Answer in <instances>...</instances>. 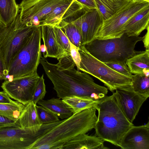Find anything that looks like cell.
I'll return each instance as SVG.
<instances>
[{
	"instance_id": "obj_1",
	"label": "cell",
	"mask_w": 149,
	"mask_h": 149,
	"mask_svg": "<svg viewBox=\"0 0 149 149\" xmlns=\"http://www.w3.org/2000/svg\"><path fill=\"white\" fill-rule=\"evenodd\" d=\"M56 64L41 56L40 63L54 85L58 98L72 96L100 101L107 96V88L95 83L88 73L76 70L70 55L61 58Z\"/></svg>"
},
{
	"instance_id": "obj_2",
	"label": "cell",
	"mask_w": 149,
	"mask_h": 149,
	"mask_svg": "<svg viewBox=\"0 0 149 149\" xmlns=\"http://www.w3.org/2000/svg\"><path fill=\"white\" fill-rule=\"evenodd\" d=\"M95 107L73 114L37 140L29 149H61L66 142L94 128L97 117Z\"/></svg>"
},
{
	"instance_id": "obj_3",
	"label": "cell",
	"mask_w": 149,
	"mask_h": 149,
	"mask_svg": "<svg viewBox=\"0 0 149 149\" xmlns=\"http://www.w3.org/2000/svg\"><path fill=\"white\" fill-rule=\"evenodd\" d=\"M95 108L98 113L94 128L96 136L119 146L122 137L133 124L125 116L113 93L101 100Z\"/></svg>"
},
{
	"instance_id": "obj_4",
	"label": "cell",
	"mask_w": 149,
	"mask_h": 149,
	"mask_svg": "<svg viewBox=\"0 0 149 149\" xmlns=\"http://www.w3.org/2000/svg\"><path fill=\"white\" fill-rule=\"evenodd\" d=\"M143 37L129 36L124 33L120 38L100 40L95 38L84 45L95 58L103 63H125L126 61L143 51L134 49L136 44Z\"/></svg>"
},
{
	"instance_id": "obj_5",
	"label": "cell",
	"mask_w": 149,
	"mask_h": 149,
	"mask_svg": "<svg viewBox=\"0 0 149 149\" xmlns=\"http://www.w3.org/2000/svg\"><path fill=\"white\" fill-rule=\"evenodd\" d=\"M37 27L22 23L19 13L9 24L0 23V56L5 76L12 60Z\"/></svg>"
},
{
	"instance_id": "obj_6",
	"label": "cell",
	"mask_w": 149,
	"mask_h": 149,
	"mask_svg": "<svg viewBox=\"0 0 149 149\" xmlns=\"http://www.w3.org/2000/svg\"><path fill=\"white\" fill-rule=\"evenodd\" d=\"M41 26L38 27L12 60L8 74L14 79L31 75L37 72L42 56L40 50Z\"/></svg>"
},
{
	"instance_id": "obj_7",
	"label": "cell",
	"mask_w": 149,
	"mask_h": 149,
	"mask_svg": "<svg viewBox=\"0 0 149 149\" xmlns=\"http://www.w3.org/2000/svg\"><path fill=\"white\" fill-rule=\"evenodd\" d=\"M79 51L81 59L79 70L98 79L111 92L131 85L132 79L114 70L95 58L84 45L79 49Z\"/></svg>"
},
{
	"instance_id": "obj_8",
	"label": "cell",
	"mask_w": 149,
	"mask_h": 149,
	"mask_svg": "<svg viewBox=\"0 0 149 149\" xmlns=\"http://www.w3.org/2000/svg\"><path fill=\"white\" fill-rule=\"evenodd\" d=\"M56 125L54 123L27 128L20 126L0 129V149H29L38 139Z\"/></svg>"
},
{
	"instance_id": "obj_9",
	"label": "cell",
	"mask_w": 149,
	"mask_h": 149,
	"mask_svg": "<svg viewBox=\"0 0 149 149\" xmlns=\"http://www.w3.org/2000/svg\"><path fill=\"white\" fill-rule=\"evenodd\" d=\"M148 6V2L131 1L110 17L103 20L96 38L105 40L120 37L128 19Z\"/></svg>"
},
{
	"instance_id": "obj_10",
	"label": "cell",
	"mask_w": 149,
	"mask_h": 149,
	"mask_svg": "<svg viewBox=\"0 0 149 149\" xmlns=\"http://www.w3.org/2000/svg\"><path fill=\"white\" fill-rule=\"evenodd\" d=\"M70 0H23L18 5L21 22L28 26H43L53 9Z\"/></svg>"
},
{
	"instance_id": "obj_11",
	"label": "cell",
	"mask_w": 149,
	"mask_h": 149,
	"mask_svg": "<svg viewBox=\"0 0 149 149\" xmlns=\"http://www.w3.org/2000/svg\"><path fill=\"white\" fill-rule=\"evenodd\" d=\"M103 20L98 10L84 6L62 21L71 23L76 26L81 34L84 45L96 38Z\"/></svg>"
},
{
	"instance_id": "obj_12",
	"label": "cell",
	"mask_w": 149,
	"mask_h": 149,
	"mask_svg": "<svg viewBox=\"0 0 149 149\" xmlns=\"http://www.w3.org/2000/svg\"><path fill=\"white\" fill-rule=\"evenodd\" d=\"M40 77L37 73L26 77L5 80L1 87L11 98L25 105L32 101Z\"/></svg>"
},
{
	"instance_id": "obj_13",
	"label": "cell",
	"mask_w": 149,
	"mask_h": 149,
	"mask_svg": "<svg viewBox=\"0 0 149 149\" xmlns=\"http://www.w3.org/2000/svg\"><path fill=\"white\" fill-rule=\"evenodd\" d=\"M113 93L125 116L132 123L147 98L135 92L130 86L117 89Z\"/></svg>"
},
{
	"instance_id": "obj_14",
	"label": "cell",
	"mask_w": 149,
	"mask_h": 149,
	"mask_svg": "<svg viewBox=\"0 0 149 149\" xmlns=\"http://www.w3.org/2000/svg\"><path fill=\"white\" fill-rule=\"evenodd\" d=\"M119 147L123 149H149V122L132 125L122 137Z\"/></svg>"
},
{
	"instance_id": "obj_15",
	"label": "cell",
	"mask_w": 149,
	"mask_h": 149,
	"mask_svg": "<svg viewBox=\"0 0 149 149\" xmlns=\"http://www.w3.org/2000/svg\"><path fill=\"white\" fill-rule=\"evenodd\" d=\"M84 6L75 0H70L53 9L46 17L43 25L57 26L61 21L71 16Z\"/></svg>"
},
{
	"instance_id": "obj_16",
	"label": "cell",
	"mask_w": 149,
	"mask_h": 149,
	"mask_svg": "<svg viewBox=\"0 0 149 149\" xmlns=\"http://www.w3.org/2000/svg\"><path fill=\"white\" fill-rule=\"evenodd\" d=\"M104 141L96 136L80 134L65 143L61 149H106Z\"/></svg>"
},
{
	"instance_id": "obj_17",
	"label": "cell",
	"mask_w": 149,
	"mask_h": 149,
	"mask_svg": "<svg viewBox=\"0 0 149 149\" xmlns=\"http://www.w3.org/2000/svg\"><path fill=\"white\" fill-rule=\"evenodd\" d=\"M41 38L47 50L45 58L49 57L58 59L68 56L58 44L52 26L49 25L41 26Z\"/></svg>"
},
{
	"instance_id": "obj_18",
	"label": "cell",
	"mask_w": 149,
	"mask_h": 149,
	"mask_svg": "<svg viewBox=\"0 0 149 149\" xmlns=\"http://www.w3.org/2000/svg\"><path fill=\"white\" fill-rule=\"evenodd\" d=\"M149 6L134 15L125 24L124 33L129 36H138L149 27Z\"/></svg>"
},
{
	"instance_id": "obj_19",
	"label": "cell",
	"mask_w": 149,
	"mask_h": 149,
	"mask_svg": "<svg viewBox=\"0 0 149 149\" xmlns=\"http://www.w3.org/2000/svg\"><path fill=\"white\" fill-rule=\"evenodd\" d=\"M125 63L131 74L149 75V49L129 58Z\"/></svg>"
},
{
	"instance_id": "obj_20",
	"label": "cell",
	"mask_w": 149,
	"mask_h": 149,
	"mask_svg": "<svg viewBox=\"0 0 149 149\" xmlns=\"http://www.w3.org/2000/svg\"><path fill=\"white\" fill-rule=\"evenodd\" d=\"M37 103L61 119L67 118L73 115L71 108L59 98L42 99L39 101Z\"/></svg>"
},
{
	"instance_id": "obj_21",
	"label": "cell",
	"mask_w": 149,
	"mask_h": 149,
	"mask_svg": "<svg viewBox=\"0 0 149 149\" xmlns=\"http://www.w3.org/2000/svg\"><path fill=\"white\" fill-rule=\"evenodd\" d=\"M36 105L32 101L25 105L18 120L21 127L27 128L42 125L38 117Z\"/></svg>"
},
{
	"instance_id": "obj_22",
	"label": "cell",
	"mask_w": 149,
	"mask_h": 149,
	"mask_svg": "<svg viewBox=\"0 0 149 149\" xmlns=\"http://www.w3.org/2000/svg\"><path fill=\"white\" fill-rule=\"evenodd\" d=\"M19 12L15 0H0V23L6 26L9 24Z\"/></svg>"
},
{
	"instance_id": "obj_23",
	"label": "cell",
	"mask_w": 149,
	"mask_h": 149,
	"mask_svg": "<svg viewBox=\"0 0 149 149\" xmlns=\"http://www.w3.org/2000/svg\"><path fill=\"white\" fill-rule=\"evenodd\" d=\"M62 100L71 109L73 114L92 107L95 108L100 101H96L79 96H72L65 97Z\"/></svg>"
},
{
	"instance_id": "obj_24",
	"label": "cell",
	"mask_w": 149,
	"mask_h": 149,
	"mask_svg": "<svg viewBox=\"0 0 149 149\" xmlns=\"http://www.w3.org/2000/svg\"><path fill=\"white\" fill-rule=\"evenodd\" d=\"M57 26L62 30L72 44L79 49L82 46L81 34L72 23L61 21Z\"/></svg>"
},
{
	"instance_id": "obj_25",
	"label": "cell",
	"mask_w": 149,
	"mask_h": 149,
	"mask_svg": "<svg viewBox=\"0 0 149 149\" xmlns=\"http://www.w3.org/2000/svg\"><path fill=\"white\" fill-rule=\"evenodd\" d=\"M25 105L17 101L9 103H0V115L13 120L18 121Z\"/></svg>"
},
{
	"instance_id": "obj_26",
	"label": "cell",
	"mask_w": 149,
	"mask_h": 149,
	"mask_svg": "<svg viewBox=\"0 0 149 149\" xmlns=\"http://www.w3.org/2000/svg\"><path fill=\"white\" fill-rule=\"evenodd\" d=\"M130 86L136 93L147 98L149 97V75L134 74L132 78Z\"/></svg>"
},
{
	"instance_id": "obj_27",
	"label": "cell",
	"mask_w": 149,
	"mask_h": 149,
	"mask_svg": "<svg viewBox=\"0 0 149 149\" xmlns=\"http://www.w3.org/2000/svg\"><path fill=\"white\" fill-rule=\"evenodd\" d=\"M38 117L41 124H49L59 120L58 117L43 106H36Z\"/></svg>"
},
{
	"instance_id": "obj_28",
	"label": "cell",
	"mask_w": 149,
	"mask_h": 149,
	"mask_svg": "<svg viewBox=\"0 0 149 149\" xmlns=\"http://www.w3.org/2000/svg\"><path fill=\"white\" fill-rule=\"evenodd\" d=\"M95 4L103 20L107 19L114 14L116 11L107 0H94Z\"/></svg>"
},
{
	"instance_id": "obj_29",
	"label": "cell",
	"mask_w": 149,
	"mask_h": 149,
	"mask_svg": "<svg viewBox=\"0 0 149 149\" xmlns=\"http://www.w3.org/2000/svg\"><path fill=\"white\" fill-rule=\"evenodd\" d=\"M53 27L58 44L68 55H70V43L68 38L59 27L57 26Z\"/></svg>"
},
{
	"instance_id": "obj_30",
	"label": "cell",
	"mask_w": 149,
	"mask_h": 149,
	"mask_svg": "<svg viewBox=\"0 0 149 149\" xmlns=\"http://www.w3.org/2000/svg\"><path fill=\"white\" fill-rule=\"evenodd\" d=\"M43 77V74L40 77L35 88L32 100L35 104L39 101L44 98L47 92Z\"/></svg>"
},
{
	"instance_id": "obj_31",
	"label": "cell",
	"mask_w": 149,
	"mask_h": 149,
	"mask_svg": "<svg viewBox=\"0 0 149 149\" xmlns=\"http://www.w3.org/2000/svg\"><path fill=\"white\" fill-rule=\"evenodd\" d=\"M103 63L114 70L131 79L133 75L130 73L126 63L122 64L119 63L113 62Z\"/></svg>"
},
{
	"instance_id": "obj_32",
	"label": "cell",
	"mask_w": 149,
	"mask_h": 149,
	"mask_svg": "<svg viewBox=\"0 0 149 149\" xmlns=\"http://www.w3.org/2000/svg\"><path fill=\"white\" fill-rule=\"evenodd\" d=\"M70 43V55L77 67V70L79 71L81 57L79 51V48Z\"/></svg>"
},
{
	"instance_id": "obj_33",
	"label": "cell",
	"mask_w": 149,
	"mask_h": 149,
	"mask_svg": "<svg viewBox=\"0 0 149 149\" xmlns=\"http://www.w3.org/2000/svg\"><path fill=\"white\" fill-rule=\"evenodd\" d=\"M19 126L18 121L10 119L0 115V129L10 126Z\"/></svg>"
},
{
	"instance_id": "obj_34",
	"label": "cell",
	"mask_w": 149,
	"mask_h": 149,
	"mask_svg": "<svg viewBox=\"0 0 149 149\" xmlns=\"http://www.w3.org/2000/svg\"><path fill=\"white\" fill-rule=\"evenodd\" d=\"M75 0L89 9H97L94 0Z\"/></svg>"
},
{
	"instance_id": "obj_35",
	"label": "cell",
	"mask_w": 149,
	"mask_h": 149,
	"mask_svg": "<svg viewBox=\"0 0 149 149\" xmlns=\"http://www.w3.org/2000/svg\"><path fill=\"white\" fill-rule=\"evenodd\" d=\"M13 100L3 91H0V103H9Z\"/></svg>"
},
{
	"instance_id": "obj_36",
	"label": "cell",
	"mask_w": 149,
	"mask_h": 149,
	"mask_svg": "<svg viewBox=\"0 0 149 149\" xmlns=\"http://www.w3.org/2000/svg\"><path fill=\"white\" fill-rule=\"evenodd\" d=\"M146 29L147 32L145 35L143 37V38L142 41H143L144 46L146 48V49H149V27H148Z\"/></svg>"
},
{
	"instance_id": "obj_37",
	"label": "cell",
	"mask_w": 149,
	"mask_h": 149,
	"mask_svg": "<svg viewBox=\"0 0 149 149\" xmlns=\"http://www.w3.org/2000/svg\"><path fill=\"white\" fill-rule=\"evenodd\" d=\"M5 77L3 63L0 56V79L1 80L4 79Z\"/></svg>"
},
{
	"instance_id": "obj_38",
	"label": "cell",
	"mask_w": 149,
	"mask_h": 149,
	"mask_svg": "<svg viewBox=\"0 0 149 149\" xmlns=\"http://www.w3.org/2000/svg\"><path fill=\"white\" fill-rule=\"evenodd\" d=\"M40 50L41 52H43L44 57L45 58L47 50L46 48L44 45H40Z\"/></svg>"
},
{
	"instance_id": "obj_39",
	"label": "cell",
	"mask_w": 149,
	"mask_h": 149,
	"mask_svg": "<svg viewBox=\"0 0 149 149\" xmlns=\"http://www.w3.org/2000/svg\"><path fill=\"white\" fill-rule=\"evenodd\" d=\"M133 2H149V0H132Z\"/></svg>"
},
{
	"instance_id": "obj_40",
	"label": "cell",
	"mask_w": 149,
	"mask_h": 149,
	"mask_svg": "<svg viewBox=\"0 0 149 149\" xmlns=\"http://www.w3.org/2000/svg\"></svg>"
},
{
	"instance_id": "obj_41",
	"label": "cell",
	"mask_w": 149,
	"mask_h": 149,
	"mask_svg": "<svg viewBox=\"0 0 149 149\" xmlns=\"http://www.w3.org/2000/svg\"><path fill=\"white\" fill-rule=\"evenodd\" d=\"M0 80H1L0 79Z\"/></svg>"
}]
</instances>
